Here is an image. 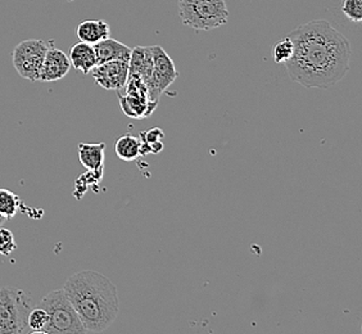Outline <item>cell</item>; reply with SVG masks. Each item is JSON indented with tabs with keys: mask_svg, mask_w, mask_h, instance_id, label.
I'll return each mask as SVG.
<instances>
[{
	"mask_svg": "<svg viewBox=\"0 0 362 334\" xmlns=\"http://www.w3.org/2000/svg\"><path fill=\"white\" fill-rule=\"evenodd\" d=\"M288 38L293 42V56L284 64L293 83L329 89L349 74L351 44L332 23L313 20L294 28Z\"/></svg>",
	"mask_w": 362,
	"mask_h": 334,
	"instance_id": "6da1fadb",
	"label": "cell"
},
{
	"mask_svg": "<svg viewBox=\"0 0 362 334\" xmlns=\"http://www.w3.org/2000/svg\"><path fill=\"white\" fill-rule=\"evenodd\" d=\"M63 291L86 332H105L119 316L117 288L100 272L94 270L76 272L67 279Z\"/></svg>",
	"mask_w": 362,
	"mask_h": 334,
	"instance_id": "7a4b0ae2",
	"label": "cell"
},
{
	"mask_svg": "<svg viewBox=\"0 0 362 334\" xmlns=\"http://www.w3.org/2000/svg\"><path fill=\"white\" fill-rule=\"evenodd\" d=\"M177 8L181 22L197 31L221 28L229 18L225 0H177Z\"/></svg>",
	"mask_w": 362,
	"mask_h": 334,
	"instance_id": "3957f363",
	"label": "cell"
},
{
	"mask_svg": "<svg viewBox=\"0 0 362 334\" xmlns=\"http://www.w3.org/2000/svg\"><path fill=\"white\" fill-rule=\"evenodd\" d=\"M39 306L48 313L49 321L44 334L88 333L75 309L71 305L63 289L49 292Z\"/></svg>",
	"mask_w": 362,
	"mask_h": 334,
	"instance_id": "277c9868",
	"label": "cell"
},
{
	"mask_svg": "<svg viewBox=\"0 0 362 334\" xmlns=\"http://www.w3.org/2000/svg\"><path fill=\"white\" fill-rule=\"evenodd\" d=\"M33 301L28 293L14 287L0 289V334L26 332Z\"/></svg>",
	"mask_w": 362,
	"mask_h": 334,
	"instance_id": "5b68a950",
	"label": "cell"
},
{
	"mask_svg": "<svg viewBox=\"0 0 362 334\" xmlns=\"http://www.w3.org/2000/svg\"><path fill=\"white\" fill-rule=\"evenodd\" d=\"M48 49V44L40 39H28L17 44L12 53V62L17 74L30 81H39Z\"/></svg>",
	"mask_w": 362,
	"mask_h": 334,
	"instance_id": "8992f818",
	"label": "cell"
},
{
	"mask_svg": "<svg viewBox=\"0 0 362 334\" xmlns=\"http://www.w3.org/2000/svg\"><path fill=\"white\" fill-rule=\"evenodd\" d=\"M119 100L122 112L132 119H144L153 113L156 103L149 100L146 83L138 76L127 77V83L119 89Z\"/></svg>",
	"mask_w": 362,
	"mask_h": 334,
	"instance_id": "52a82bcc",
	"label": "cell"
},
{
	"mask_svg": "<svg viewBox=\"0 0 362 334\" xmlns=\"http://www.w3.org/2000/svg\"><path fill=\"white\" fill-rule=\"evenodd\" d=\"M151 50L153 58V70L152 76L146 83V88L149 100L158 105L160 94L168 91L171 84L179 76V72L175 67L174 61L168 56L165 49L160 45H153L151 47Z\"/></svg>",
	"mask_w": 362,
	"mask_h": 334,
	"instance_id": "ba28073f",
	"label": "cell"
},
{
	"mask_svg": "<svg viewBox=\"0 0 362 334\" xmlns=\"http://www.w3.org/2000/svg\"><path fill=\"white\" fill-rule=\"evenodd\" d=\"M95 83L105 91H119L129 77V62L110 61L97 64L90 72Z\"/></svg>",
	"mask_w": 362,
	"mask_h": 334,
	"instance_id": "9c48e42d",
	"label": "cell"
},
{
	"mask_svg": "<svg viewBox=\"0 0 362 334\" xmlns=\"http://www.w3.org/2000/svg\"><path fill=\"white\" fill-rule=\"evenodd\" d=\"M70 70L71 62L69 56L61 49L49 47L42 62V70L39 74V81L53 83L62 80Z\"/></svg>",
	"mask_w": 362,
	"mask_h": 334,
	"instance_id": "30bf717a",
	"label": "cell"
},
{
	"mask_svg": "<svg viewBox=\"0 0 362 334\" xmlns=\"http://www.w3.org/2000/svg\"><path fill=\"white\" fill-rule=\"evenodd\" d=\"M95 50L98 64L110 62V61H125L129 62L132 56V48L116 39L107 38L102 42L93 45Z\"/></svg>",
	"mask_w": 362,
	"mask_h": 334,
	"instance_id": "8fae6325",
	"label": "cell"
},
{
	"mask_svg": "<svg viewBox=\"0 0 362 334\" xmlns=\"http://www.w3.org/2000/svg\"><path fill=\"white\" fill-rule=\"evenodd\" d=\"M153 58L151 47H136L132 49V56L129 59V77L138 76L148 83L152 76Z\"/></svg>",
	"mask_w": 362,
	"mask_h": 334,
	"instance_id": "7c38bea8",
	"label": "cell"
},
{
	"mask_svg": "<svg viewBox=\"0 0 362 334\" xmlns=\"http://www.w3.org/2000/svg\"><path fill=\"white\" fill-rule=\"evenodd\" d=\"M71 66L75 70L83 72L84 75H89L91 70L97 66V56L95 50L91 44L88 42H77L70 50Z\"/></svg>",
	"mask_w": 362,
	"mask_h": 334,
	"instance_id": "4fadbf2b",
	"label": "cell"
},
{
	"mask_svg": "<svg viewBox=\"0 0 362 334\" xmlns=\"http://www.w3.org/2000/svg\"><path fill=\"white\" fill-rule=\"evenodd\" d=\"M105 143H80L78 144V160L86 170L105 171Z\"/></svg>",
	"mask_w": 362,
	"mask_h": 334,
	"instance_id": "5bb4252c",
	"label": "cell"
},
{
	"mask_svg": "<svg viewBox=\"0 0 362 334\" xmlns=\"http://www.w3.org/2000/svg\"><path fill=\"white\" fill-rule=\"evenodd\" d=\"M77 38L80 42L88 44H97L111 36V28L107 22L102 20H88L81 22L76 30Z\"/></svg>",
	"mask_w": 362,
	"mask_h": 334,
	"instance_id": "9a60e30c",
	"label": "cell"
},
{
	"mask_svg": "<svg viewBox=\"0 0 362 334\" xmlns=\"http://www.w3.org/2000/svg\"><path fill=\"white\" fill-rule=\"evenodd\" d=\"M140 143L139 137H134L132 134H126L119 137V139L115 143V152L117 154L119 160L125 161V162H132V161L139 159Z\"/></svg>",
	"mask_w": 362,
	"mask_h": 334,
	"instance_id": "2e32d148",
	"label": "cell"
},
{
	"mask_svg": "<svg viewBox=\"0 0 362 334\" xmlns=\"http://www.w3.org/2000/svg\"><path fill=\"white\" fill-rule=\"evenodd\" d=\"M140 154H160L165 148L163 139H165V132L160 130V127H152L148 132H141L139 134Z\"/></svg>",
	"mask_w": 362,
	"mask_h": 334,
	"instance_id": "e0dca14e",
	"label": "cell"
},
{
	"mask_svg": "<svg viewBox=\"0 0 362 334\" xmlns=\"http://www.w3.org/2000/svg\"><path fill=\"white\" fill-rule=\"evenodd\" d=\"M22 201L18 195L9 189L0 188V216L6 220H12L21 207Z\"/></svg>",
	"mask_w": 362,
	"mask_h": 334,
	"instance_id": "ac0fdd59",
	"label": "cell"
},
{
	"mask_svg": "<svg viewBox=\"0 0 362 334\" xmlns=\"http://www.w3.org/2000/svg\"><path fill=\"white\" fill-rule=\"evenodd\" d=\"M105 171H91L88 170L85 174L78 176L76 183H75V192L74 195L77 200H81L83 195L88 192V189L90 187H95L98 183H100L103 179Z\"/></svg>",
	"mask_w": 362,
	"mask_h": 334,
	"instance_id": "d6986e66",
	"label": "cell"
},
{
	"mask_svg": "<svg viewBox=\"0 0 362 334\" xmlns=\"http://www.w3.org/2000/svg\"><path fill=\"white\" fill-rule=\"evenodd\" d=\"M48 313L42 307L37 306L35 309H31V311L28 313V327L34 334L42 333L48 324Z\"/></svg>",
	"mask_w": 362,
	"mask_h": 334,
	"instance_id": "ffe728a7",
	"label": "cell"
},
{
	"mask_svg": "<svg viewBox=\"0 0 362 334\" xmlns=\"http://www.w3.org/2000/svg\"><path fill=\"white\" fill-rule=\"evenodd\" d=\"M341 9L349 21L355 23L362 21V0H343Z\"/></svg>",
	"mask_w": 362,
	"mask_h": 334,
	"instance_id": "44dd1931",
	"label": "cell"
},
{
	"mask_svg": "<svg viewBox=\"0 0 362 334\" xmlns=\"http://www.w3.org/2000/svg\"><path fill=\"white\" fill-rule=\"evenodd\" d=\"M293 56V42L288 36L279 40L274 47V61L276 63H286Z\"/></svg>",
	"mask_w": 362,
	"mask_h": 334,
	"instance_id": "7402d4cb",
	"label": "cell"
},
{
	"mask_svg": "<svg viewBox=\"0 0 362 334\" xmlns=\"http://www.w3.org/2000/svg\"><path fill=\"white\" fill-rule=\"evenodd\" d=\"M16 250H17V243H16L13 233L4 226H0V255L9 256Z\"/></svg>",
	"mask_w": 362,
	"mask_h": 334,
	"instance_id": "603a6c76",
	"label": "cell"
},
{
	"mask_svg": "<svg viewBox=\"0 0 362 334\" xmlns=\"http://www.w3.org/2000/svg\"><path fill=\"white\" fill-rule=\"evenodd\" d=\"M6 221H7V220H6L4 217H1V216H0V226H3V225L6 224Z\"/></svg>",
	"mask_w": 362,
	"mask_h": 334,
	"instance_id": "cb8c5ba5",
	"label": "cell"
}]
</instances>
